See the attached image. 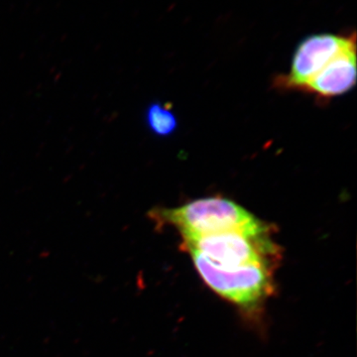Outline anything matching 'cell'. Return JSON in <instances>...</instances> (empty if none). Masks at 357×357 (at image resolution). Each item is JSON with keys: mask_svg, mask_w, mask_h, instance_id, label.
Listing matches in <instances>:
<instances>
[{"mask_svg": "<svg viewBox=\"0 0 357 357\" xmlns=\"http://www.w3.org/2000/svg\"><path fill=\"white\" fill-rule=\"evenodd\" d=\"M356 83V45L340 53L304 89L321 96L344 95Z\"/></svg>", "mask_w": 357, "mask_h": 357, "instance_id": "277c9868", "label": "cell"}, {"mask_svg": "<svg viewBox=\"0 0 357 357\" xmlns=\"http://www.w3.org/2000/svg\"><path fill=\"white\" fill-rule=\"evenodd\" d=\"M150 218L157 223L173 225L182 238L225 231L259 234L271 230L243 206L217 197L197 199L177 208H154Z\"/></svg>", "mask_w": 357, "mask_h": 357, "instance_id": "7a4b0ae2", "label": "cell"}, {"mask_svg": "<svg viewBox=\"0 0 357 357\" xmlns=\"http://www.w3.org/2000/svg\"><path fill=\"white\" fill-rule=\"evenodd\" d=\"M270 231H225L183 238L203 280L215 293L238 306L261 303L273 287L278 248Z\"/></svg>", "mask_w": 357, "mask_h": 357, "instance_id": "6da1fadb", "label": "cell"}, {"mask_svg": "<svg viewBox=\"0 0 357 357\" xmlns=\"http://www.w3.org/2000/svg\"><path fill=\"white\" fill-rule=\"evenodd\" d=\"M356 44V37L317 34L301 42L294 54L286 84L304 89L317 75L340 53Z\"/></svg>", "mask_w": 357, "mask_h": 357, "instance_id": "3957f363", "label": "cell"}, {"mask_svg": "<svg viewBox=\"0 0 357 357\" xmlns=\"http://www.w3.org/2000/svg\"><path fill=\"white\" fill-rule=\"evenodd\" d=\"M145 122L154 135L167 137L172 135L178 128V119L167 105L153 102L148 107Z\"/></svg>", "mask_w": 357, "mask_h": 357, "instance_id": "5b68a950", "label": "cell"}]
</instances>
